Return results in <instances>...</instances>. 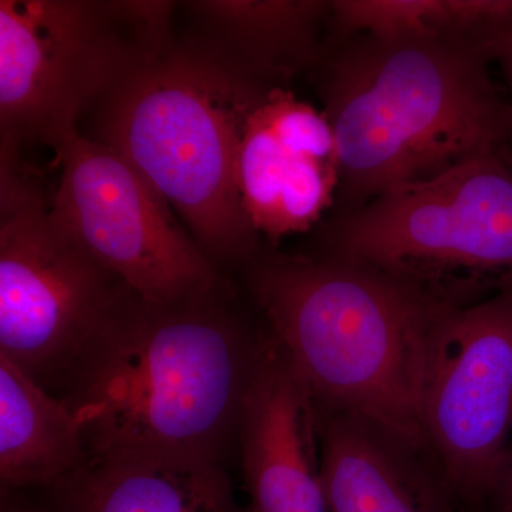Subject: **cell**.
<instances>
[{"mask_svg": "<svg viewBox=\"0 0 512 512\" xmlns=\"http://www.w3.org/2000/svg\"><path fill=\"white\" fill-rule=\"evenodd\" d=\"M227 285L173 305L128 291L67 382L90 460L222 461L268 345Z\"/></svg>", "mask_w": 512, "mask_h": 512, "instance_id": "1", "label": "cell"}, {"mask_svg": "<svg viewBox=\"0 0 512 512\" xmlns=\"http://www.w3.org/2000/svg\"><path fill=\"white\" fill-rule=\"evenodd\" d=\"M247 269L262 325L313 407L362 414L426 453L421 407L434 332L446 312L329 255L256 254Z\"/></svg>", "mask_w": 512, "mask_h": 512, "instance_id": "2", "label": "cell"}, {"mask_svg": "<svg viewBox=\"0 0 512 512\" xmlns=\"http://www.w3.org/2000/svg\"><path fill=\"white\" fill-rule=\"evenodd\" d=\"M265 87L208 37L141 60L93 107L89 138L113 148L180 215L205 255L247 265L256 238L242 205V134Z\"/></svg>", "mask_w": 512, "mask_h": 512, "instance_id": "3", "label": "cell"}, {"mask_svg": "<svg viewBox=\"0 0 512 512\" xmlns=\"http://www.w3.org/2000/svg\"><path fill=\"white\" fill-rule=\"evenodd\" d=\"M473 37L366 36L326 84L340 181L375 198L504 146L508 107Z\"/></svg>", "mask_w": 512, "mask_h": 512, "instance_id": "4", "label": "cell"}, {"mask_svg": "<svg viewBox=\"0 0 512 512\" xmlns=\"http://www.w3.org/2000/svg\"><path fill=\"white\" fill-rule=\"evenodd\" d=\"M328 255L443 312L511 291V154L504 144L380 195L343 224Z\"/></svg>", "mask_w": 512, "mask_h": 512, "instance_id": "5", "label": "cell"}, {"mask_svg": "<svg viewBox=\"0 0 512 512\" xmlns=\"http://www.w3.org/2000/svg\"><path fill=\"white\" fill-rule=\"evenodd\" d=\"M170 2L2 0L0 154L55 147L141 60L170 42Z\"/></svg>", "mask_w": 512, "mask_h": 512, "instance_id": "6", "label": "cell"}, {"mask_svg": "<svg viewBox=\"0 0 512 512\" xmlns=\"http://www.w3.org/2000/svg\"><path fill=\"white\" fill-rule=\"evenodd\" d=\"M18 157H0V355L66 386L130 289L55 220Z\"/></svg>", "mask_w": 512, "mask_h": 512, "instance_id": "7", "label": "cell"}, {"mask_svg": "<svg viewBox=\"0 0 512 512\" xmlns=\"http://www.w3.org/2000/svg\"><path fill=\"white\" fill-rule=\"evenodd\" d=\"M53 150L62 167L53 217L134 295L173 305L225 284L170 205L113 148L74 130Z\"/></svg>", "mask_w": 512, "mask_h": 512, "instance_id": "8", "label": "cell"}, {"mask_svg": "<svg viewBox=\"0 0 512 512\" xmlns=\"http://www.w3.org/2000/svg\"><path fill=\"white\" fill-rule=\"evenodd\" d=\"M424 447L461 512H478L512 429V289L444 313L424 387Z\"/></svg>", "mask_w": 512, "mask_h": 512, "instance_id": "9", "label": "cell"}, {"mask_svg": "<svg viewBox=\"0 0 512 512\" xmlns=\"http://www.w3.org/2000/svg\"><path fill=\"white\" fill-rule=\"evenodd\" d=\"M237 447L252 510L326 512L312 399L271 338L249 389Z\"/></svg>", "mask_w": 512, "mask_h": 512, "instance_id": "10", "label": "cell"}, {"mask_svg": "<svg viewBox=\"0 0 512 512\" xmlns=\"http://www.w3.org/2000/svg\"><path fill=\"white\" fill-rule=\"evenodd\" d=\"M326 512H461L423 450L362 414L313 407Z\"/></svg>", "mask_w": 512, "mask_h": 512, "instance_id": "11", "label": "cell"}, {"mask_svg": "<svg viewBox=\"0 0 512 512\" xmlns=\"http://www.w3.org/2000/svg\"><path fill=\"white\" fill-rule=\"evenodd\" d=\"M52 491L59 512H255L239 504L224 464L211 458L90 460Z\"/></svg>", "mask_w": 512, "mask_h": 512, "instance_id": "12", "label": "cell"}, {"mask_svg": "<svg viewBox=\"0 0 512 512\" xmlns=\"http://www.w3.org/2000/svg\"><path fill=\"white\" fill-rule=\"evenodd\" d=\"M90 463L69 404L0 355V487L55 490Z\"/></svg>", "mask_w": 512, "mask_h": 512, "instance_id": "13", "label": "cell"}, {"mask_svg": "<svg viewBox=\"0 0 512 512\" xmlns=\"http://www.w3.org/2000/svg\"><path fill=\"white\" fill-rule=\"evenodd\" d=\"M211 29V37L256 73L301 62L328 3L289 0H207L187 3Z\"/></svg>", "mask_w": 512, "mask_h": 512, "instance_id": "14", "label": "cell"}, {"mask_svg": "<svg viewBox=\"0 0 512 512\" xmlns=\"http://www.w3.org/2000/svg\"><path fill=\"white\" fill-rule=\"evenodd\" d=\"M340 25L379 39L474 37L512 19V0H339Z\"/></svg>", "mask_w": 512, "mask_h": 512, "instance_id": "15", "label": "cell"}, {"mask_svg": "<svg viewBox=\"0 0 512 512\" xmlns=\"http://www.w3.org/2000/svg\"><path fill=\"white\" fill-rule=\"evenodd\" d=\"M480 52L488 64L494 63L503 74L510 92V101L505 100L508 107V123H510V140L512 138V19L497 23L490 28L481 30L473 37Z\"/></svg>", "mask_w": 512, "mask_h": 512, "instance_id": "16", "label": "cell"}, {"mask_svg": "<svg viewBox=\"0 0 512 512\" xmlns=\"http://www.w3.org/2000/svg\"><path fill=\"white\" fill-rule=\"evenodd\" d=\"M478 512H512V441L498 464L493 483Z\"/></svg>", "mask_w": 512, "mask_h": 512, "instance_id": "17", "label": "cell"}, {"mask_svg": "<svg viewBox=\"0 0 512 512\" xmlns=\"http://www.w3.org/2000/svg\"><path fill=\"white\" fill-rule=\"evenodd\" d=\"M0 512H46L40 508L22 503L13 493H2V510Z\"/></svg>", "mask_w": 512, "mask_h": 512, "instance_id": "18", "label": "cell"}]
</instances>
